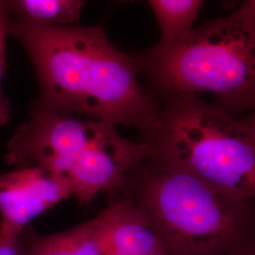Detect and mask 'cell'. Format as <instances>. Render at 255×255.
I'll list each match as a JSON object with an SVG mask.
<instances>
[{"label": "cell", "mask_w": 255, "mask_h": 255, "mask_svg": "<svg viewBox=\"0 0 255 255\" xmlns=\"http://www.w3.org/2000/svg\"><path fill=\"white\" fill-rule=\"evenodd\" d=\"M246 124H248L250 127L253 128V130L255 132V110L251 114V116L248 119L243 120Z\"/></svg>", "instance_id": "4fadbf2b"}, {"label": "cell", "mask_w": 255, "mask_h": 255, "mask_svg": "<svg viewBox=\"0 0 255 255\" xmlns=\"http://www.w3.org/2000/svg\"><path fill=\"white\" fill-rule=\"evenodd\" d=\"M135 58L159 99L209 92L223 111L255 106V9L249 1L172 45L157 44Z\"/></svg>", "instance_id": "3957f363"}, {"label": "cell", "mask_w": 255, "mask_h": 255, "mask_svg": "<svg viewBox=\"0 0 255 255\" xmlns=\"http://www.w3.org/2000/svg\"><path fill=\"white\" fill-rule=\"evenodd\" d=\"M20 233L0 223V255H21Z\"/></svg>", "instance_id": "7c38bea8"}, {"label": "cell", "mask_w": 255, "mask_h": 255, "mask_svg": "<svg viewBox=\"0 0 255 255\" xmlns=\"http://www.w3.org/2000/svg\"><path fill=\"white\" fill-rule=\"evenodd\" d=\"M250 1V3H251V5L254 7L255 9V0H249Z\"/></svg>", "instance_id": "5bb4252c"}, {"label": "cell", "mask_w": 255, "mask_h": 255, "mask_svg": "<svg viewBox=\"0 0 255 255\" xmlns=\"http://www.w3.org/2000/svg\"><path fill=\"white\" fill-rule=\"evenodd\" d=\"M115 216L112 203L97 218L52 235L25 229L20 234L21 255H106Z\"/></svg>", "instance_id": "52a82bcc"}, {"label": "cell", "mask_w": 255, "mask_h": 255, "mask_svg": "<svg viewBox=\"0 0 255 255\" xmlns=\"http://www.w3.org/2000/svg\"><path fill=\"white\" fill-rule=\"evenodd\" d=\"M148 4L161 28L158 45L162 46L172 45L187 35L203 6L201 0H150Z\"/></svg>", "instance_id": "9c48e42d"}, {"label": "cell", "mask_w": 255, "mask_h": 255, "mask_svg": "<svg viewBox=\"0 0 255 255\" xmlns=\"http://www.w3.org/2000/svg\"><path fill=\"white\" fill-rule=\"evenodd\" d=\"M117 194L146 215L171 255H206L224 245L247 202L152 156L128 172Z\"/></svg>", "instance_id": "5b68a950"}, {"label": "cell", "mask_w": 255, "mask_h": 255, "mask_svg": "<svg viewBox=\"0 0 255 255\" xmlns=\"http://www.w3.org/2000/svg\"><path fill=\"white\" fill-rule=\"evenodd\" d=\"M145 137L152 157L242 201H255V132L197 95L164 97Z\"/></svg>", "instance_id": "277c9868"}, {"label": "cell", "mask_w": 255, "mask_h": 255, "mask_svg": "<svg viewBox=\"0 0 255 255\" xmlns=\"http://www.w3.org/2000/svg\"><path fill=\"white\" fill-rule=\"evenodd\" d=\"M152 154L146 142L128 140L109 123L30 111L9 139L4 159L18 167H43L87 205L101 192L119 193L128 172Z\"/></svg>", "instance_id": "7a4b0ae2"}, {"label": "cell", "mask_w": 255, "mask_h": 255, "mask_svg": "<svg viewBox=\"0 0 255 255\" xmlns=\"http://www.w3.org/2000/svg\"><path fill=\"white\" fill-rule=\"evenodd\" d=\"M9 35L29 56L39 84L30 111L78 116L154 129L161 101L139 82L140 65L111 43L103 28L30 23L10 16Z\"/></svg>", "instance_id": "6da1fadb"}, {"label": "cell", "mask_w": 255, "mask_h": 255, "mask_svg": "<svg viewBox=\"0 0 255 255\" xmlns=\"http://www.w3.org/2000/svg\"><path fill=\"white\" fill-rule=\"evenodd\" d=\"M255 255V253H249V254H246V255Z\"/></svg>", "instance_id": "9a60e30c"}, {"label": "cell", "mask_w": 255, "mask_h": 255, "mask_svg": "<svg viewBox=\"0 0 255 255\" xmlns=\"http://www.w3.org/2000/svg\"><path fill=\"white\" fill-rule=\"evenodd\" d=\"M9 1L0 0V127L6 125L10 118V103L2 87L6 63V38L9 35Z\"/></svg>", "instance_id": "8fae6325"}, {"label": "cell", "mask_w": 255, "mask_h": 255, "mask_svg": "<svg viewBox=\"0 0 255 255\" xmlns=\"http://www.w3.org/2000/svg\"><path fill=\"white\" fill-rule=\"evenodd\" d=\"M70 196L69 186L41 166L0 174V223L22 233L32 219Z\"/></svg>", "instance_id": "8992f818"}, {"label": "cell", "mask_w": 255, "mask_h": 255, "mask_svg": "<svg viewBox=\"0 0 255 255\" xmlns=\"http://www.w3.org/2000/svg\"><path fill=\"white\" fill-rule=\"evenodd\" d=\"M115 216L106 255H171L152 222L132 201L110 196Z\"/></svg>", "instance_id": "ba28073f"}, {"label": "cell", "mask_w": 255, "mask_h": 255, "mask_svg": "<svg viewBox=\"0 0 255 255\" xmlns=\"http://www.w3.org/2000/svg\"><path fill=\"white\" fill-rule=\"evenodd\" d=\"M85 3L82 0L9 1L10 16L35 24L69 26L80 18Z\"/></svg>", "instance_id": "30bf717a"}]
</instances>
